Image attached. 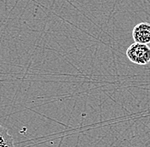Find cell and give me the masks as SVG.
Returning a JSON list of instances; mask_svg holds the SVG:
<instances>
[{"label":"cell","mask_w":150,"mask_h":147,"mask_svg":"<svg viewBox=\"0 0 150 147\" xmlns=\"http://www.w3.org/2000/svg\"><path fill=\"white\" fill-rule=\"evenodd\" d=\"M126 55L134 64L147 65L150 62V48L148 44L133 43L127 49Z\"/></svg>","instance_id":"6da1fadb"},{"label":"cell","mask_w":150,"mask_h":147,"mask_svg":"<svg viewBox=\"0 0 150 147\" xmlns=\"http://www.w3.org/2000/svg\"><path fill=\"white\" fill-rule=\"evenodd\" d=\"M132 37L135 43L143 44H150V24L148 22H141L135 26L132 31Z\"/></svg>","instance_id":"7a4b0ae2"},{"label":"cell","mask_w":150,"mask_h":147,"mask_svg":"<svg viewBox=\"0 0 150 147\" xmlns=\"http://www.w3.org/2000/svg\"><path fill=\"white\" fill-rule=\"evenodd\" d=\"M0 147H15L14 139L8 129L0 125Z\"/></svg>","instance_id":"3957f363"}]
</instances>
